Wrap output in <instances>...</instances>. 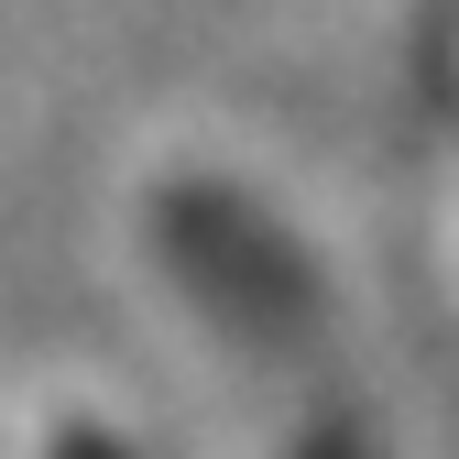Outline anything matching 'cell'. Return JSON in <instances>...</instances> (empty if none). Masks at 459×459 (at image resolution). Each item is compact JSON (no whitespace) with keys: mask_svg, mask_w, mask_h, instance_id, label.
<instances>
[{"mask_svg":"<svg viewBox=\"0 0 459 459\" xmlns=\"http://www.w3.org/2000/svg\"><path fill=\"white\" fill-rule=\"evenodd\" d=\"M153 252L176 273V296L197 307V328L219 339V361L241 372L252 405L284 427V448L296 459H361L351 351H339L328 284L284 241V219H263L219 176H164L153 186Z\"/></svg>","mask_w":459,"mask_h":459,"instance_id":"cell-1","label":"cell"}]
</instances>
